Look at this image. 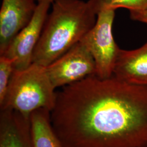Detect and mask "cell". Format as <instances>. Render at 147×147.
Instances as JSON below:
<instances>
[{"label": "cell", "instance_id": "30bf717a", "mask_svg": "<svg viewBox=\"0 0 147 147\" xmlns=\"http://www.w3.org/2000/svg\"><path fill=\"white\" fill-rule=\"evenodd\" d=\"M32 137L34 147H63L53 127L51 111L40 109L30 116Z\"/></svg>", "mask_w": 147, "mask_h": 147}, {"label": "cell", "instance_id": "6da1fadb", "mask_svg": "<svg viewBox=\"0 0 147 147\" xmlns=\"http://www.w3.org/2000/svg\"><path fill=\"white\" fill-rule=\"evenodd\" d=\"M51 120L63 147H147V86L89 76L57 93Z\"/></svg>", "mask_w": 147, "mask_h": 147}, {"label": "cell", "instance_id": "5b68a950", "mask_svg": "<svg viewBox=\"0 0 147 147\" xmlns=\"http://www.w3.org/2000/svg\"><path fill=\"white\" fill-rule=\"evenodd\" d=\"M46 69L56 88L72 84L96 74L93 57L81 42L47 65Z\"/></svg>", "mask_w": 147, "mask_h": 147}, {"label": "cell", "instance_id": "8fae6325", "mask_svg": "<svg viewBox=\"0 0 147 147\" xmlns=\"http://www.w3.org/2000/svg\"><path fill=\"white\" fill-rule=\"evenodd\" d=\"M92 8L97 14L105 9L123 8L131 11L147 9V0H88Z\"/></svg>", "mask_w": 147, "mask_h": 147}, {"label": "cell", "instance_id": "7a4b0ae2", "mask_svg": "<svg viewBox=\"0 0 147 147\" xmlns=\"http://www.w3.org/2000/svg\"><path fill=\"white\" fill-rule=\"evenodd\" d=\"M52 5L33 56V63L44 67L80 42L97 18L88 1L53 0Z\"/></svg>", "mask_w": 147, "mask_h": 147}, {"label": "cell", "instance_id": "52a82bcc", "mask_svg": "<svg viewBox=\"0 0 147 147\" xmlns=\"http://www.w3.org/2000/svg\"><path fill=\"white\" fill-rule=\"evenodd\" d=\"M36 0H2L0 9V55L14 37L31 20Z\"/></svg>", "mask_w": 147, "mask_h": 147}, {"label": "cell", "instance_id": "ba28073f", "mask_svg": "<svg viewBox=\"0 0 147 147\" xmlns=\"http://www.w3.org/2000/svg\"><path fill=\"white\" fill-rule=\"evenodd\" d=\"M0 147H34L30 118L13 110H1Z\"/></svg>", "mask_w": 147, "mask_h": 147}, {"label": "cell", "instance_id": "3957f363", "mask_svg": "<svg viewBox=\"0 0 147 147\" xmlns=\"http://www.w3.org/2000/svg\"><path fill=\"white\" fill-rule=\"evenodd\" d=\"M55 89L46 67L32 63L27 68L14 70L1 110H13L28 118L40 109L51 111L57 98Z\"/></svg>", "mask_w": 147, "mask_h": 147}, {"label": "cell", "instance_id": "9c48e42d", "mask_svg": "<svg viewBox=\"0 0 147 147\" xmlns=\"http://www.w3.org/2000/svg\"><path fill=\"white\" fill-rule=\"evenodd\" d=\"M113 76L129 84L147 86V42L135 50L121 49Z\"/></svg>", "mask_w": 147, "mask_h": 147}, {"label": "cell", "instance_id": "5bb4252c", "mask_svg": "<svg viewBox=\"0 0 147 147\" xmlns=\"http://www.w3.org/2000/svg\"><path fill=\"white\" fill-rule=\"evenodd\" d=\"M36 1H37V3L40 2H42V1H47V2H50L51 4H52V3H53V0H36Z\"/></svg>", "mask_w": 147, "mask_h": 147}, {"label": "cell", "instance_id": "7c38bea8", "mask_svg": "<svg viewBox=\"0 0 147 147\" xmlns=\"http://www.w3.org/2000/svg\"><path fill=\"white\" fill-rule=\"evenodd\" d=\"M15 70L14 61L3 55L0 56V103L5 96L8 86Z\"/></svg>", "mask_w": 147, "mask_h": 147}, {"label": "cell", "instance_id": "4fadbf2b", "mask_svg": "<svg viewBox=\"0 0 147 147\" xmlns=\"http://www.w3.org/2000/svg\"><path fill=\"white\" fill-rule=\"evenodd\" d=\"M130 17L132 20L147 24V9L143 11H129Z\"/></svg>", "mask_w": 147, "mask_h": 147}, {"label": "cell", "instance_id": "277c9868", "mask_svg": "<svg viewBox=\"0 0 147 147\" xmlns=\"http://www.w3.org/2000/svg\"><path fill=\"white\" fill-rule=\"evenodd\" d=\"M116 9H105L97 14L94 26L80 41L94 60L95 75L100 79L110 78L113 71L121 49L114 39L112 26Z\"/></svg>", "mask_w": 147, "mask_h": 147}, {"label": "cell", "instance_id": "8992f818", "mask_svg": "<svg viewBox=\"0 0 147 147\" xmlns=\"http://www.w3.org/2000/svg\"><path fill=\"white\" fill-rule=\"evenodd\" d=\"M51 4L47 1L38 3L31 20L14 37L1 55L14 60L15 70L27 68L33 63V53L42 34Z\"/></svg>", "mask_w": 147, "mask_h": 147}]
</instances>
